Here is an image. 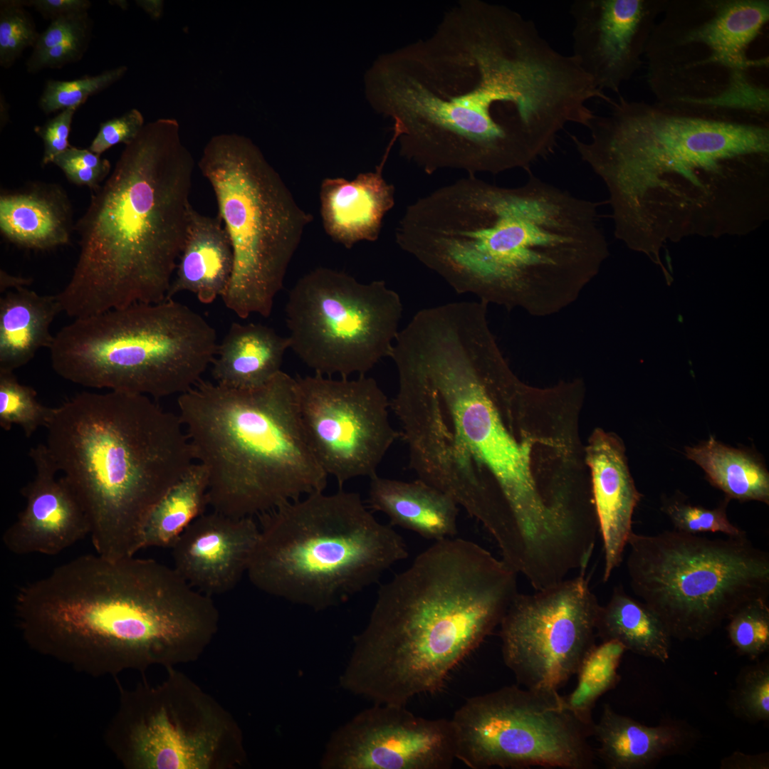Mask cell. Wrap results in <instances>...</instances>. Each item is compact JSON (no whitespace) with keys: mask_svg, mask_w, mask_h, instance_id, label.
<instances>
[{"mask_svg":"<svg viewBox=\"0 0 769 769\" xmlns=\"http://www.w3.org/2000/svg\"><path fill=\"white\" fill-rule=\"evenodd\" d=\"M364 82L400 155L428 174L529 169L603 98L532 20L482 0L458 1L431 35L379 56Z\"/></svg>","mask_w":769,"mask_h":769,"instance_id":"6da1fadb","label":"cell"},{"mask_svg":"<svg viewBox=\"0 0 769 769\" xmlns=\"http://www.w3.org/2000/svg\"><path fill=\"white\" fill-rule=\"evenodd\" d=\"M88 13L62 16L51 21L48 26L40 33L31 53L37 54L57 46L78 33L90 29Z\"/></svg>","mask_w":769,"mask_h":769,"instance_id":"bcb514c9","label":"cell"},{"mask_svg":"<svg viewBox=\"0 0 769 769\" xmlns=\"http://www.w3.org/2000/svg\"><path fill=\"white\" fill-rule=\"evenodd\" d=\"M728 620V636L739 655L755 660L768 651V599L758 598L745 604Z\"/></svg>","mask_w":769,"mask_h":769,"instance_id":"74e56055","label":"cell"},{"mask_svg":"<svg viewBox=\"0 0 769 769\" xmlns=\"http://www.w3.org/2000/svg\"><path fill=\"white\" fill-rule=\"evenodd\" d=\"M177 406L213 511L253 517L324 491L328 474L303 430L295 378L281 370L249 389L202 379Z\"/></svg>","mask_w":769,"mask_h":769,"instance_id":"9c48e42d","label":"cell"},{"mask_svg":"<svg viewBox=\"0 0 769 769\" xmlns=\"http://www.w3.org/2000/svg\"><path fill=\"white\" fill-rule=\"evenodd\" d=\"M0 230L14 244L45 251L67 244L72 209L63 189L36 184L0 196Z\"/></svg>","mask_w":769,"mask_h":769,"instance_id":"4316f807","label":"cell"},{"mask_svg":"<svg viewBox=\"0 0 769 769\" xmlns=\"http://www.w3.org/2000/svg\"><path fill=\"white\" fill-rule=\"evenodd\" d=\"M40 33L22 0L0 1V66L9 68L28 47L33 48Z\"/></svg>","mask_w":769,"mask_h":769,"instance_id":"ab89813d","label":"cell"},{"mask_svg":"<svg viewBox=\"0 0 769 769\" xmlns=\"http://www.w3.org/2000/svg\"><path fill=\"white\" fill-rule=\"evenodd\" d=\"M137 4L145 10L152 18L158 19L162 11L161 1H136Z\"/></svg>","mask_w":769,"mask_h":769,"instance_id":"f907efd6","label":"cell"},{"mask_svg":"<svg viewBox=\"0 0 769 769\" xmlns=\"http://www.w3.org/2000/svg\"><path fill=\"white\" fill-rule=\"evenodd\" d=\"M591 471V491L603 541L607 582L620 565L632 530L634 511L641 494L630 474L624 447L614 434L597 429L586 447Z\"/></svg>","mask_w":769,"mask_h":769,"instance_id":"cb8c5ba5","label":"cell"},{"mask_svg":"<svg viewBox=\"0 0 769 769\" xmlns=\"http://www.w3.org/2000/svg\"><path fill=\"white\" fill-rule=\"evenodd\" d=\"M66 178L78 186H85L92 192L97 189L110 172V163L88 149L73 146L58 155L53 161Z\"/></svg>","mask_w":769,"mask_h":769,"instance_id":"b9f144b4","label":"cell"},{"mask_svg":"<svg viewBox=\"0 0 769 769\" xmlns=\"http://www.w3.org/2000/svg\"><path fill=\"white\" fill-rule=\"evenodd\" d=\"M145 125L142 113L132 108L119 117L101 122L88 150L101 155L117 144L127 145L137 137Z\"/></svg>","mask_w":769,"mask_h":769,"instance_id":"7bdbcfd3","label":"cell"},{"mask_svg":"<svg viewBox=\"0 0 769 769\" xmlns=\"http://www.w3.org/2000/svg\"><path fill=\"white\" fill-rule=\"evenodd\" d=\"M1 128L4 127L8 122L9 117V106L6 103L5 99L1 95Z\"/></svg>","mask_w":769,"mask_h":769,"instance_id":"816d5d0a","label":"cell"},{"mask_svg":"<svg viewBox=\"0 0 769 769\" xmlns=\"http://www.w3.org/2000/svg\"><path fill=\"white\" fill-rule=\"evenodd\" d=\"M46 446L88 518L95 553L141 550L152 508L195 463L178 415L151 397L83 392L51 408Z\"/></svg>","mask_w":769,"mask_h":769,"instance_id":"ba28073f","label":"cell"},{"mask_svg":"<svg viewBox=\"0 0 769 769\" xmlns=\"http://www.w3.org/2000/svg\"><path fill=\"white\" fill-rule=\"evenodd\" d=\"M260 533L246 574L261 591L323 611L377 582L409 553L356 492L339 488L258 515Z\"/></svg>","mask_w":769,"mask_h":769,"instance_id":"30bf717a","label":"cell"},{"mask_svg":"<svg viewBox=\"0 0 769 769\" xmlns=\"http://www.w3.org/2000/svg\"><path fill=\"white\" fill-rule=\"evenodd\" d=\"M198 166L213 189L233 251L222 300L241 318L253 313L268 317L313 216L246 136H213Z\"/></svg>","mask_w":769,"mask_h":769,"instance_id":"7c38bea8","label":"cell"},{"mask_svg":"<svg viewBox=\"0 0 769 769\" xmlns=\"http://www.w3.org/2000/svg\"><path fill=\"white\" fill-rule=\"evenodd\" d=\"M14 607L31 649L94 677L195 661L220 620L174 567L135 555L77 557L21 586Z\"/></svg>","mask_w":769,"mask_h":769,"instance_id":"277c9868","label":"cell"},{"mask_svg":"<svg viewBox=\"0 0 769 769\" xmlns=\"http://www.w3.org/2000/svg\"><path fill=\"white\" fill-rule=\"evenodd\" d=\"M585 572L518 593L507 608L499 624L503 659L523 687L559 694L596 644L601 605Z\"/></svg>","mask_w":769,"mask_h":769,"instance_id":"e0dca14e","label":"cell"},{"mask_svg":"<svg viewBox=\"0 0 769 769\" xmlns=\"http://www.w3.org/2000/svg\"><path fill=\"white\" fill-rule=\"evenodd\" d=\"M51 407L41 404L36 391L20 383L14 372L0 371V427L9 431L13 424L21 427L29 438L45 427Z\"/></svg>","mask_w":769,"mask_h":769,"instance_id":"d590c367","label":"cell"},{"mask_svg":"<svg viewBox=\"0 0 769 769\" xmlns=\"http://www.w3.org/2000/svg\"><path fill=\"white\" fill-rule=\"evenodd\" d=\"M728 704L738 718L755 723L769 721V659L743 667L737 676Z\"/></svg>","mask_w":769,"mask_h":769,"instance_id":"f35d334b","label":"cell"},{"mask_svg":"<svg viewBox=\"0 0 769 769\" xmlns=\"http://www.w3.org/2000/svg\"><path fill=\"white\" fill-rule=\"evenodd\" d=\"M393 402H394V400H393ZM394 404H393V412H394Z\"/></svg>","mask_w":769,"mask_h":769,"instance_id":"db71d44e","label":"cell"},{"mask_svg":"<svg viewBox=\"0 0 769 769\" xmlns=\"http://www.w3.org/2000/svg\"><path fill=\"white\" fill-rule=\"evenodd\" d=\"M625 651L623 645L613 640L595 644L576 674V687L562 696L565 708L592 731L595 724L592 711L597 699L619 682L617 669Z\"/></svg>","mask_w":769,"mask_h":769,"instance_id":"e575fe53","label":"cell"},{"mask_svg":"<svg viewBox=\"0 0 769 769\" xmlns=\"http://www.w3.org/2000/svg\"><path fill=\"white\" fill-rule=\"evenodd\" d=\"M125 66L106 70L95 75H85L71 80L46 81L38 105L46 114L68 108L78 109L89 97L108 88L126 73Z\"/></svg>","mask_w":769,"mask_h":769,"instance_id":"8d00e7d4","label":"cell"},{"mask_svg":"<svg viewBox=\"0 0 769 769\" xmlns=\"http://www.w3.org/2000/svg\"><path fill=\"white\" fill-rule=\"evenodd\" d=\"M720 768L721 769H768L769 754L765 752L751 755L734 751L721 760Z\"/></svg>","mask_w":769,"mask_h":769,"instance_id":"c3c4849f","label":"cell"},{"mask_svg":"<svg viewBox=\"0 0 769 769\" xmlns=\"http://www.w3.org/2000/svg\"><path fill=\"white\" fill-rule=\"evenodd\" d=\"M592 736L599 742L597 755L610 769H643L662 758L685 753L698 740L686 722L665 720L649 726L615 712L605 704Z\"/></svg>","mask_w":769,"mask_h":769,"instance_id":"484cf974","label":"cell"},{"mask_svg":"<svg viewBox=\"0 0 769 769\" xmlns=\"http://www.w3.org/2000/svg\"><path fill=\"white\" fill-rule=\"evenodd\" d=\"M517 575L474 542H434L380 586L340 686L374 703L401 706L439 691L499 626L518 593Z\"/></svg>","mask_w":769,"mask_h":769,"instance_id":"8992f818","label":"cell"},{"mask_svg":"<svg viewBox=\"0 0 769 769\" xmlns=\"http://www.w3.org/2000/svg\"><path fill=\"white\" fill-rule=\"evenodd\" d=\"M23 5L33 7L45 19L51 21L62 16L88 13L91 6L88 0H22Z\"/></svg>","mask_w":769,"mask_h":769,"instance_id":"7dc6e473","label":"cell"},{"mask_svg":"<svg viewBox=\"0 0 769 769\" xmlns=\"http://www.w3.org/2000/svg\"><path fill=\"white\" fill-rule=\"evenodd\" d=\"M35 466L33 478L21 489L26 506L2 535L10 553L56 555L90 535L86 513L62 476L46 444L28 454Z\"/></svg>","mask_w":769,"mask_h":769,"instance_id":"7402d4cb","label":"cell"},{"mask_svg":"<svg viewBox=\"0 0 769 769\" xmlns=\"http://www.w3.org/2000/svg\"><path fill=\"white\" fill-rule=\"evenodd\" d=\"M615 237L661 266L667 242L742 236L769 219V123L653 105L582 157Z\"/></svg>","mask_w":769,"mask_h":769,"instance_id":"3957f363","label":"cell"},{"mask_svg":"<svg viewBox=\"0 0 769 769\" xmlns=\"http://www.w3.org/2000/svg\"><path fill=\"white\" fill-rule=\"evenodd\" d=\"M729 498L716 508H706L693 506L680 499L671 498L663 502L661 510L668 516L675 530L690 534L721 533L728 536L746 534L730 522L726 513Z\"/></svg>","mask_w":769,"mask_h":769,"instance_id":"60d3db41","label":"cell"},{"mask_svg":"<svg viewBox=\"0 0 769 769\" xmlns=\"http://www.w3.org/2000/svg\"><path fill=\"white\" fill-rule=\"evenodd\" d=\"M91 28L84 31L61 44L40 53H31L26 61L28 73L46 68H60L80 61L88 48Z\"/></svg>","mask_w":769,"mask_h":769,"instance_id":"ee69618b","label":"cell"},{"mask_svg":"<svg viewBox=\"0 0 769 769\" xmlns=\"http://www.w3.org/2000/svg\"><path fill=\"white\" fill-rule=\"evenodd\" d=\"M392 142H389L375 171L359 174L349 181L326 178L320 186V213L323 228L334 241L347 249L361 241H375L385 214L394 205V187L382 175Z\"/></svg>","mask_w":769,"mask_h":769,"instance_id":"d4e9b609","label":"cell"},{"mask_svg":"<svg viewBox=\"0 0 769 769\" xmlns=\"http://www.w3.org/2000/svg\"><path fill=\"white\" fill-rule=\"evenodd\" d=\"M62 312L56 295H41L25 286L0 298V371L14 372L43 347H51V325Z\"/></svg>","mask_w":769,"mask_h":769,"instance_id":"4dcf8cb0","label":"cell"},{"mask_svg":"<svg viewBox=\"0 0 769 769\" xmlns=\"http://www.w3.org/2000/svg\"><path fill=\"white\" fill-rule=\"evenodd\" d=\"M218 344L202 315L169 299L75 318L49 350L53 370L66 380L159 399L199 382Z\"/></svg>","mask_w":769,"mask_h":769,"instance_id":"8fae6325","label":"cell"},{"mask_svg":"<svg viewBox=\"0 0 769 769\" xmlns=\"http://www.w3.org/2000/svg\"><path fill=\"white\" fill-rule=\"evenodd\" d=\"M288 348V338L268 326L233 323L218 344L211 363L212 377L216 383L230 388L259 387L281 371Z\"/></svg>","mask_w":769,"mask_h":769,"instance_id":"f546056e","label":"cell"},{"mask_svg":"<svg viewBox=\"0 0 769 769\" xmlns=\"http://www.w3.org/2000/svg\"><path fill=\"white\" fill-rule=\"evenodd\" d=\"M0 286L1 292H4L7 288L15 289L25 286L31 283V279L12 276L4 271H1Z\"/></svg>","mask_w":769,"mask_h":769,"instance_id":"681fc988","label":"cell"},{"mask_svg":"<svg viewBox=\"0 0 769 769\" xmlns=\"http://www.w3.org/2000/svg\"><path fill=\"white\" fill-rule=\"evenodd\" d=\"M685 452L729 499L768 504V472L749 452L726 446L713 436L697 446L686 447Z\"/></svg>","mask_w":769,"mask_h":769,"instance_id":"d6a6232c","label":"cell"},{"mask_svg":"<svg viewBox=\"0 0 769 769\" xmlns=\"http://www.w3.org/2000/svg\"><path fill=\"white\" fill-rule=\"evenodd\" d=\"M456 759L451 720L415 716L405 706L374 703L335 729L323 769H447Z\"/></svg>","mask_w":769,"mask_h":769,"instance_id":"ffe728a7","label":"cell"},{"mask_svg":"<svg viewBox=\"0 0 769 769\" xmlns=\"http://www.w3.org/2000/svg\"><path fill=\"white\" fill-rule=\"evenodd\" d=\"M157 685L120 684L105 743L127 769H237L247 763L243 732L212 696L175 667Z\"/></svg>","mask_w":769,"mask_h":769,"instance_id":"5bb4252c","label":"cell"},{"mask_svg":"<svg viewBox=\"0 0 769 769\" xmlns=\"http://www.w3.org/2000/svg\"><path fill=\"white\" fill-rule=\"evenodd\" d=\"M208 475L195 462L152 508L143 526L140 548H171L208 505Z\"/></svg>","mask_w":769,"mask_h":769,"instance_id":"836d02e7","label":"cell"},{"mask_svg":"<svg viewBox=\"0 0 769 769\" xmlns=\"http://www.w3.org/2000/svg\"><path fill=\"white\" fill-rule=\"evenodd\" d=\"M419 370L428 409L424 457L434 482L460 501L496 493L524 542L553 534L565 493L535 474V450L554 440L530 427L525 384L503 356L456 339L427 352Z\"/></svg>","mask_w":769,"mask_h":769,"instance_id":"5b68a950","label":"cell"},{"mask_svg":"<svg viewBox=\"0 0 769 769\" xmlns=\"http://www.w3.org/2000/svg\"><path fill=\"white\" fill-rule=\"evenodd\" d=\"M300 417L320 466L342 488L372 477L401 433L389 417L390 402L372 377L334 380L320 374L298 377Z\"/></svg>","mask_w":769,"mask_h":769,"instance_id":"d6986e66","label":"cell"},{"mask_svg":"<svg viewBox=\"0 0 769 769\" xmlns=\"http://www.w3.org/2000/svg\"><path fill=\"white\" fill-rule=\"evenodd\" d=\"M232 269V248L221 219L202 214L192 208L167 300L189 292L202 303L210 304L222 297Z\"/></svg>","mask_w":769,"mask_h":769,"instance_id":"83f0119b","label":"cell"},{"mask_svg":"<svg viewBox=\"0 0 769 769\" xmlns=\"http://www.w3.org/2000/svg\"><path fill=\"white\" fill-rule=\"evenodd\" d=\"M456 758L472 769H591L592 731L559 694L516 685L468 699L451 719Z\"/></svg>","mask_w":769,"mask_h":769,"instance_id":"2e32d148","label":"cell"},{"mask_svg":"<svg viewBox=\"0 0 769 769\" xmlns=\"http://www.w3.org/2000/svg\"><path fill=\"white\" fill-rule=\"evenodd\" d=\"M367 502L371 509L385 514L392 526L413 531L439 541L457 533L459 506L446 493L417 479L413 481L370 478Z\"/></svg>","mask_w":769,"mask_h":769,"instance_id":"f1b7e54d","label":"cell"},{"mask_svg":"<svg viewBox=\"0 0 769 769\" xmlns=\"http://www.w3.org/2000/svg\"><path fill=\"white\" fill-rule=\"evenodd\" d=\"M403 310L383 281L368 283L320 267L289 292L286 321L290 348L315 373L365 375L390 357Z\"/></svg>","mask_w":769,"mask_h":769,"instance_id":"9a60e30c","label":"cell"},{"mask_svg":"<svg viewBox=\"0 0 769 769\" xmlns=\"http://www.w3.org/2000/svg\"><path fill=\"white\" fill-rule=\"evenodd\" d=\"M395 238L456 292L538 317L575 302L610 255L597 204L533 175L440 187L407 208Z\"/></svg>","mask_w":769,"mask_h":769,"instance_id":"7a4b0ae2","label":"cell"},{"mask_svg":"<svg viewBox=\"0 0 769 769\" xmlns=\"http://www.w3.org/2000/svg\"><path fill=\"white\" fill-rule=\"evenodd\" d=\"M75 111L74 108L61 110L43 125L35 126L34 132L43 143L42 167L52 163L58 155L71 146L68 142V136Z\"/></svg>","mask_w":769,"mask_h":769,"instance_id":"f6af8a7d","label":"cell"},{"mask_svg":"<svg viewBox=\"0 0 769 769\" xmlns=\"http://www.w3.org/2000/svg\"><path fill=\"white\" fill-rule=\"evenodd\" d=\"M109 2H110L111 4H115L116 5H120L122 9H125L127 5V1H110Z\"/></svg>","mask_w":769,"mask_h":769,"instance_id":"f5cc1de1","label":"cell"},{"mask_svg":"<svg viewBox=\"0 0 769 769\" xmlns=\"http://www.w3.org/2000/svg\"><path fill=\"white\" fill-rule=\"evenodd\" d=\"M597 637L619 642L626 650L666 663L670 657L671 637L656 614L642 601L614 587L610 600L601 606Z\"/></svg>","mask_w":769,"mask_h":769,"instance_id":"1f68e13d","label":"cell"},{"mask_svg":"<svg viewBox=\"0 0 769 769\" xmlns=\"http://www.w3.org/2000/svg\"><path fill=\"white\" fill-rule=\"evenodd\" d=\"M662 14L644 55L649 87L768 62L747 51L768 21V0H666Z\"/></svg>","mask_w":769,"mask_h":769,"instance_id":"ac0fdd59","label":"cell"},{"mask_svg":"<svg viewBox=\"0 0 769 769\" xmlns=\"http://www.w3.org/2000/svg\"><path fill=\"white\" fill-rule=\"evenodd\" d=\"M259 533L253 517L204 513L172 546L173 567L200 592L224 594L246 573Z\"/></svg>","mask_w":769,"mask_h":769,"instance_id":"603a6c76","label":"cell"},{"mask_svg":"<svg viewBox=\"0 0 769 769\" xmlns=\"http://www.w3.org/2000/svg\"><path fill=\"white\" fill-rule=\"evenodd\" d=\"M633 592L671 638L701 640L745 604L769 595V555L746 534L708 538L676 530L630 534Z\"/></svg>","mask_w":769,"mask_h":769,"instance_id":"4fadbf2b","label":"cell"},{"mask_svg":"<svg viewBox=\"0 0 769 769\" xmlns=\"http://www.w3.org/2000/svg\"><path fill=\"white\" fill-rule=\"evenodd\" d=\"M666 0H575L572 54L601 90L619 93L642 64Z\"/></svg>","mask_w":769,"mask_h":769,"instance_id":"44dd1931","label":"cell"},{"mask_svg":"<svg viewBox=\"0 0 769 769\" xmlns=\"http://www.w3.org/2000/svg\"><path fill=\"white\" fill-rule=\"evenodd\" d=\"M194 168L175 119L146 123L125 145L74 227L80 252L57 295L62 312L75 319L167 300L193 208Z\"/></svg>","mask_w":769,"mask_h":769,"instance_id":"52a82bcc","label":"cell"}]
</instances>
